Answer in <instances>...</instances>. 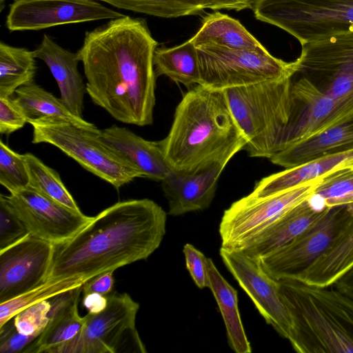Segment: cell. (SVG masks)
<instances>
[{
    "instance_id": "484cf974",
    "label": "cell",
    "mask_w": 353,
    "mask_h": 353,
    "mask_svg": "<svg viewBox=\"0 0 353 353\" xmlns=\"http://www.w3.org/2000/svg\"><path fill=\"white\" fill-rule=\"evenodd\" d=\"M14 102L25 116L28 123L41 121H64L92 130H99L92 123L74 114L61 98L33 81L19 88Z\"/></svg>"
},
{
    "instance_id": "bcb514c9",
    "label": "cell",
    "mask_w": 353,
    "mask_h": 353,
    "mask_svg": "<svg viewBox=\"0 0 353 353\" xmlns=\"http://www.w3.org/2000/svg\"><path fill=\"white\" fill-rule=\"evenodd\" d=\"M351 168H353V166H352V167H351Z\"/></svg>"
},
{
    "instance_id": "1f68e13d",
    "label": "cell",
    "mask_w": 353,
    "mask_h": 353,
    "mask_svg": "<svg viewBox=\"0 0 353 353\" xmlns=\"http://www.w3.org/2000/svg\"><path fill=\"white\" fill-rule=\"evenodd\" d=\"M79 277L50 279L12 299L0 303V327L26 307L83 285Z\"/></svg>"
},
{
    "instance_id": "e0dca14e",
    "label": "cell",
    "mask_w": 353,
    "mask_h": 353,
    "mask_svg": "<svg viewBox=\"0 0 353 353\" xmlns=\"http://www.w3.org/2000/svg\"><path fill=\"white\" fill-rule=\"evenodd\" d=\"M53 245L29 233L14 244L0 250V303L46 281Z\"/></svg>"
},
{
    "instance_id": "ee69618b",
    "label": "cell",
    "mask_w": 353,
    "mask_h": 353,
    "mask_svg": "<svg viewBox=\"0 0 353 353\" xmlns=\"http://www.w3.org/2000/svg\"><path fill=\"white\" fill-rule=\"evenodd\" d=\"M332 286L353 299V266L339 277Z\"/></svg>"
},
{
    "instance_id": "f6af8a7d",
    "label": "cell",
    "mask_w": 353,
    "mask_h": 353,
    "mask_svg": "<svg viewBox=\"0 0 353 353\" xmlns=\"http://www.w3.org/2000/svg\"><path fill=\"white\" fill-rule=\"evenodd\" d=\"M4 1H5V0H0L1 6H2V3H3Z\"/></svg>"
},
{
    "instance_id": "5bb4252c",
    "label": "cell",
    "mask_w": 353,
    "mask_h": 353,
    "mask_svg": "<svg viewBox=\"0 0 353 353\" xmlns=\"http://www.w3.org/2000/svg\"><path fill=\"white\" fill-rule=\"evenodd\" d=\"M1 195L31 234L53 244L72 238L93 218L29 186L9 195Z\"/></svg>"
},
{
    "instance_id": "f1b7e54d",
    "label": "cell",
    "mask_w": 353,
    "mask_h": 353,
    "mask_svg": "<svg viewBox=\"0 0 353 353\" xmlns=\"http://www.w3.org/2000/svg\"><path fill=\"white\" fill-rule=\"evenodd\" d=\"M153 63L157 77L167 76L188 90L200 84L196 48L190 39L176 47L156 48Z\"/></svg>"
},
{
    "instance_id": "9a60e30c",
    "label": "cell",
    "mask_w": 353,
    "mask_h": 353,
    "mask_svg": "<svg viewBox=\"0 0 353 353\" xmlns=\"http://www.w3.org/2000/svg\"><path fill=\"white\" fill-rule=\"evenodd\" d=\"M219 253L225 267L252 299L265 322L280 336L288 339L292 323L279 294V281L265 271L259 259L223 247Z\"/></svg>"
},
{
    "instance_id": "3957f363",
    "label": "cell",
    "mask_w": 353,
    "mask_h": 353,
    "mask_svg": "<svg viewBox=\"0 0 353 353\" xmlns=\"http://www.w3.org/2000/svg\"><path fill=\"white\" fill-rule=\"evenodd\" d=\"M159 143L172 170L192 173L228 163L247 142L223 92L196 85L183 94Z\"/></svg>"
},
{
    "instance_id": "7a4b0ae2",
    "label": "cell",
    "mask_w": 353,
    "mask_h": 353,
    "mask_svg": "<svg viewBox=\"0 0 353 353\" xmlns=\"http://www.w3.org/2000/svg\"><path fill=\"white\" fill-rule=\"evenodd\" d=\"M167 214L148 199L119 201L103 210L72 238L53 245L47 280L88 281L148 258L165 234Z\"/></svg>"
},
{
    "instance_id": "9c48e42d",
    "label": "cell",
    "mask_w": 353,
    "mask_h": 353,
    "mask_svg": "<svg viewBox=\"0 0 353 353\" xmlns=\"http://www.w3.org/2000/svg\"><path fill=\"white\" fill-rule=\"evenodd\" d=\"M105 310L88 313L78 333L51 353H145L135 327L139 304L127 293H110Z\"/></svg>"
},
{
    "instance_id": "603a6c76",
    "label": "cell",
    "mask_w": 353,
    "mask_h": 353,
    "mask_svg": "<svg viewBox=\"0 0 353 353\" xmlns=\"http://www.w3.org/2000/svg\"><path fill=\"white\" fill-rule=\"evenodd\" d=\"M82 285L50 299L48 323L42 333L23 351V353H51L59 345L72 339L83 324L78 312Z\"/></svg>"
},
{
    "instance_id": "d6a6232c",
    "label": "cell",
    "mask_w": 353,
    "mask_h": 353,
    "mask_svg": "<svg viewBox=\"0 0 353 353\" xmlns=\"http://www.w3.org/2000/svg\"><path fill=\"white\" fill-rule=\"evenodd\" d=\"M117 8L163 18L197 14L208 8L206 0H96Z\"/></svg>"
},
{
    "instance_id": "7c38bea8",
    "label": "cell",
    "mask_w": 353,
    "mask_h": 353,
    "mask_svg": "<svg viewBox=\"0 0 353 353\" xmlns=\"http://www.w3.org/2000/svg\"><path fill=\"white\" fill-rule=\"evenodd\" d=\"M353 212V204L333 206L290 242L260 259L265 271L276 280L294 279L330 247Z\"/></svg>"
},
{
    "instance_id": "cb8c5ba5",
    "label": "cell",
    "mask_w": 353,
    "mask_h": 353,
    "mask_svg": "<svg viewBox=\"0 0 353 353\" xmlns=\"http://www.w3.org/2000/svg\"><path fill=\"white\" fill-rule=\"evenodd\" d=\"M352 150L353 117L275 153L270 159L272 163L287 169L323 156Z\"/></svg>"
},
{
    "instance_id": "f546056e",
    "label": "cell",
    "mask_w": 353,
    "mask_h": 353,
    "mask_svg": "<svg viewBox=\"0 0 353 353\" xmlns=\"http://www.w3.org/2000/svg\"><path fill=\"white\" fill-rule=\"evenodd\" d=\"M34 52L0 43V97H12L21 86L34 81Z\"/></svg>"
},
{
    "instance_id": "ffe728a7",
    "label": "cell",
    "mask_w": 353,
    "mask_h": 353,
    "mask_svg": "<svg viewBox=\"0 0 353 353\" xmlns=\"http://www.w3.org/2000/svg\"><path fill=\"white\" fill-rule=\"evenodd\" d=\"M100 136L105 143L135 167L143 178L162 181L172 170L159 141L144 139L129 129L116 125L101 130Z\"/></svg>"
},
{
    "instance_id": "8d00e7d4",
    "label": "cell",
    "mask_w": 353,
    "mask_h": 353,
    "mask_svg": "<svg viewBox=\"0 0 353 353\" xmlns=\"http://www.w3.org/2000/svg\"><path fill=\"white\" fill-rule=\"evenodd\" d=\"M30 232L0 195V250L18 242Z\"/></svg>"
},
{
    "instance_id": "8fae6325",
    "label": "cell",
    "mask_w": 353,
    "mask_h": 353,
    "mask_svg": "<svg viewBox=\"0 0 353 353\" xmlns=\"http://www.w3.org/2000/svg\"><path fill=\"white\" fill-rule=\"evenodd\" d=\"M294 75L304 77L336 99L353 94V32L336 34L302 45L293 61Z\"/></svg>"
},
{
    "instance_id": "83f0119b",
    "label": "cell",
    "mask_w": 353,
    "mask_h": 353,
    "mask_svg": "<svg viewBox=\"0 0 353 353\" xmlns=\"http://www.w3.org/2000/svg\"><path fill=\"white\" fill-rule=\"evenodd\" d=\"M190 40L196 48L212 46L245 50L263 47L238 20L219 12L208 15Z\"/></svg>"
},
{
    "instance_id": "f35d334b",
    "label": "cell",
    "mask_w": 353,
    "mask_h": 353,
    "mask_svg": "<svg viewBox=\"0 0 353 353\" xmlns=\"http://www.w3.org/2000/svg\"><path fill=\"white\" fill-rule=\"evenodd\" d=\"M183 252L187 270L196 285L200 289L208 288V259L190 243L185 244Z\"/></svg>"
},
{
    "instance_id": "277c9868",
    "label": "cell",
    "mask_w": 353,
    "mask_h": 353,
    "mask_svg": "<svg viewBox=\"0 0 353 353\" xmlns=\"http://www.w3.org/2000/svg\"><path fill=\"white\" fill-rule=\"evenodd\" d=\"M299 353H353V299L337 289L278 280Z\"/></svg>"
},
{
    "instance_id": "e575fe53",
    "label": "cell",
    "mask_w": 353,
    "mask_h": 353,
    "mask_svg": "<svg viewBox=\"0 0 353 353\" xmlns=\"http://www.w3.org/2000/svg\"><path fill=\"white\" fill-rule=\"evenodd\" d=\"M30 179L24 155L19 154L0 140V183L10 194L29 185Z\"/></svg>"
},
{
    "instance_id": "2e32d148",
    "label": "cell",
    "mask_w": 353,
    "mask_h": 353,
    "mask_svg": "<svg viewBox=\"0 0 353 353\" xmlns=\"http://www.w3.org/2000/svg\"><path fill=\"white\" fill-rule=\"evenodd\" d=\"M123 16L96 0H15L10 4L6 26L12 32L39 30Z\"/></svg>"
},
{
    "instance_id": "ab89813d",
    "label": "cell",
    "mask_w": 353,
    "mask_h": 353,
    "mask_svg": "<svg viewBox=\"0 0 353 353\" xmlns=\"http://www.w3.org/2000/svg\"><path fill=\"white\" fill-rule=\"evenodd\" d=\"M27 120L14 102L13 97H0V133L9 135L22 128Z\"/></svg>"
},
{
    "instance_id": "6da1fadb",
    "label": "cell",
    "mask_w": 353,
    "mask_h": 353,
    "mask_svg": "<svg viewBox=\"0 0 353 353\" xmlns=\"http://www.w3.org/2000/svg\"><path fill=\"white\" fill-rule=\"evenodd\" d=\"M157 44L144 20L126 15L86 32L77 53L92 101L119 122L151 125Z\"/></svg>"
},
{
    "instance_id": "7bdbcfd3",
    "label": "cell",
    "mask_w": 353,
    "mask_h": 353,
    "mask_svg": "<svg viewBox=\"0 0 353 353\" xmlns=\"http://www.w3.org/2000/svg\"><path fill=\"white\" fill-rule=\"evenodd\" d=\"M208 8L212 10L228 9L237 11L252 8L255 0H206Z\"/></svg>"
},
{
    "instance_id": "5b68a950",
    "label": "cell",
    "mask_w": 353,
    "mask_h": 353,
    "mask_svg": "<svg viewBox=\"0 0 353 353\" xmlns=\"http://www.w3.org/2000/svg\"><path fill=\"white\" fill-rule=\"evenodd\" d=\"M291 78L223 90L250 157L270 159L276 153L290 114Z\"/></svg>"
},
{
    "instance_id": "d4e9b609",
    "label": "cell",
    "mask_w": 353,
    "mask_h": 353,
    "mask_svg": "<svg viewBox=\"0 0 353 353\" xmlns=\"http://www.w3.org/2000/svg\"><path fill=\"white\" fill-rule=\"evenodd\" d=\"M352 266L353 212L327 250L292 279L312 285L330 287Z\"/></svg>"
},
{
    "instance_id": "4316f807",
    "label": "cell",
    "mask_w": 353,
    "mask_h": 353,
    "mask_svg": "<svg viewBox=\"0 0 353 353\" xmlns=\"http://www.w3.org/2000/svg\"><path fill=\"white\" fill-rule=\"evenodd\" d=\"M208 288L224 321L230 347L236 353H250L252 348L241 321L237 291L223 277L212 260L208 259Z\"/></svg>"
},
{
    "instance_id": "d590c367",
    "label": "cell",
    "mask_w": 353,
    "mask_h": 353,
    "mask_svg": "<svg viewBox=\"0 0 353 353\" xmlns=\"http://www.w3.org/2000/svg\"><path fill=\"white\" fill-rule=\"evenodd\" d=\"M50 309L51 303L48 299L21 310L14 316L17 329L26 335H40L48 323Z\"/></svg>"
},
{
    "instance_id": "4dcf8cb0",
    "label": "cell",
    "mask_w": 353,
    "mask_h": 353,
    "mask_svg": "<svg viewBox=\"0 0 353 353\" xmlns=\"http://www.w3.org/2000/svg\"><path fill=\"white\" fill-rule=\"evenodd\" d=\"M23 155L29 174V187L72 210L81 212L56 170L32 153Z\"/></svg>"
},
{
    "instance_id": "30bf717a",
    "label": "cell",
    "mask_w": 353,
    "mask_h": 353,
    "mask_svg": "<svg viewBox=\"0 0 353 353\" xmlns=\"http://www.w3.org/2000/svg\"><path fill=\"white\" fill-rule=\"evenodd\" d=\"M353 117V94L336 99L320 91L304 77L291 78L288 123L276 152Z\"/></svg>"
},
{
    "instance_id": "74e56055",
    "label": "cell",
    "mask_w": 353,
    "mask_h": 353,
    "mask_svg": "<svg viewBox=\"0 0 353 353\" xmlns=\"http://www.w3.org/2000/svg\"><path fill=\"white\" fill-rule=\"evenodd\" d=\"M39 335L21 333L11 319L0 327V352L18 353L22 351Z\"/></svg>"
},
{
    "instance_id": "b9f144b4",
    "label": "cell",
    "mask_w": 353,
    "mask_h": 353,
    "mask_svg": "<svg viewBox=\"0 0 353 353\" xmlns=\"http://www.w3.org/2000/svg\"><path fill=\"white\" fill-rule=\"evenodd\" d=\"M108 295L104 296L98 293H88L83 294L82 304L88 313L97 314L102 312L108 305Z\"/></svg>"
},
{
    "instance_id": "ba28073f",
    "label": "cell",
    "mask_w": 353,
    "mask_h": 353,
    "mask_svg": "<svg viewBox=\"0 0 353 353\" xmlns=\"http://www.w3.org/2000/svg\"><path fill=\"white\" fill-rule=\"evenodd\" d=\"M196 51L199 85L213 90L290 78L294 73L293 62L273 57L263 46L241 50L208 46Z\"/></svg>"
},
{
    "instance_id": "8992f818",
    "label": "cell",
    "mask_w": 353,
    "mask_h": 353,
    "mask_svg": "<svg viewBox=\"0 0 353 353\" xmlns=\"http://www.w3.org/2000/svg\"><path fill=\"white\" fill-rule=\"evenodd\" d=\"M32 143H48L75 160L84 169L116 189L143 178L142 174L105 143L100 130H92L64 121H41L30 124Z\"/></svg>"
},
{
    "instance_id": "ac0fdd59",
    "label": "cell",
    "mask_w": 353,
    "mask_h": 353,
    "mask_svg": "<svg viewBox=\"0 0 353 353\" xmlns=\"http://www.w3.org/2000/svg\"><path fill=\"white\" fill-rule=\"evenodd\" d=\"M329 208L323 207L311 196L288 210L234 250L260 259L290 242L321 219Z\"/></svg>"
},
{
    "instance_id": "d6986e66",
    "label": "cell",
    "mask_w": 353,
    "mask_h": 353,
    "mask_svg": "<svg viewBox=\"0 0 353 353\" xmlns=\"http://www.w3.org/2000/svg\"><path fill=\"white\" fill-rule=\"evenodd\" d=\"M226 165L218 163L204 170L192 173L172 170L161 181L168 201V214L179 216L209 208Z\"/></svg>"
},
{
    "instance_id": "60d3db41",
    "label": "cell",
    "mask_w": 353,
    "mask_h": 353,
    "mask_svg": "<svg viewBox=\"0 0 353 353\" xmlns=\"http://www.w3.org/2000/svg\"><path fill=\"white\" fill-rule=\"evenodd\" d=\"M114 271H107L100 273L91 278L82 285L84 294L98 293L104 296L110 294L114 287Z\"/></svg>"
},
{
    "instance_id": "836d02e7",
    "label": "cell",
    "mask_w": 353,
    "mask_h": 353,
    "mask_svg": "<svg viewBox=\"0 0 353 353\" xmlns=\"http://www.w3.org/2000/svg\"><path fill=\"white\" fill-rule=\"evenodd\" d=\"M312 196L327 208L353 204V168L341 169L323 176Z\"/></svg>"
},
{
    "instance_id": "44dd1931",
    "label": "cell",
    "mask_w": 353,
    "mask_h": 353,
    "mask_svg": "<svg viewBox=\"0 0 353 353\" xmlns=\"http://www.w3.org/2000/svg\"><path fill=\"white\" fill-rule=\"evenodd\" d=\"M36 59L42 60L56 80L61 99L76 116L83 118L86 85L78 70V53L72 52L44 34L39 46L33 50Z\"/></svg>"
},
{
    "instance_id": "52a82bcc",
    "label": "cell",
    "mask_w": 353,
    "mask_h": 353,
    "mask_svg": "<svg viewBox=\"0 0 353 353\" xmlns=\"http://www.w3.org/2000/svg\"><path fill=\"white\" fill-rule=\"evenodd\" d=\"M256 19L274 25L302 45L353 32V0H255Z\"/></svg>"
},
{
    "instance_id": "4fadbf2b",
    "label": "cell",
    "mask_w": 353,
    "mask_h": 353,
    "mask_svg": "<svg viewBox=\"0 0 353 353\" xmlns=\"http://www.w3.org/2000/svg\"><path fill=\"white\" fill-rule=\"evenodd\" d=\"M263 197L250 194L225 210L219 225L221 247L235 249L288 210L310 197L320 181Z\"/></svg>"
},
{
    "instance_id": "7402d4cb",
    "label": "cell",
    "mask_w": 353,
    "mask_h": 353,
    "mask_svg": "<svg viewBox=\"0 0 353 353\" xmlns=\"http://www.w3.org/2000/svg\"><path fill=\"white\" fill-rule=\"evenodd\" d=\"M353 166V150L323 156L283 171L271 174L258 181L250 194L263 197L321 179L341 169Z\"/></svg>"
}]
</instances>
